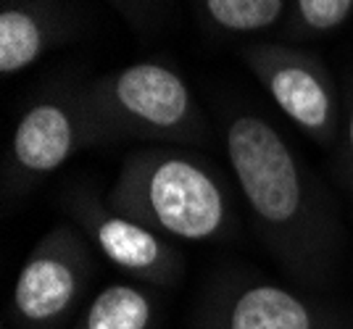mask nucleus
I'll return each instance as SVG.
<instances>
[{
	"instance_id": "obj_1",
	"label": "nucleus",
	"mask_w": 353,
	"mask_h": 329,
	"mask_svg": "<svg viewBox=\"0 0 353 329\" xmlns=\"http://www.w3.org/2000/svg\"><path fill=\"white\" fill-rule=\"evenodd\" d=\"M224 148L253 226L295 279L322 284L335 271L343 226L335 203L282 132L256 114L224 121Z\"/></svg>"
},
{
	"instance_id": "obj_2",
	"label": "nucleus",
	"mask_w": 353,
	"mask_h": 329,
	"mask_svg": "<svg viewBox=\"0 0 353 329\" xmlns=\"http://www.w3.org/2000/svg\"><path fill=\"white\" fill-rule=\"evenodd\" d=\"M108 206L159 235L211 242L235 235V198L219 169L174 145L140 148L124 158Z\"/></svg>"
},
{
	"instance_id": "obj_3",
	"label": "nucleus",
	"mask_w": 353,
	"mask_h": 329,
	"mask_svg": "<svg viewBox=\"0 0 353 329\" xmlns=\"http://www.w3.org/2000/svg\"><path fill=\"white\" fill-rule=\"evenodd\" d=\"M85 105L98 145L143 140L201 145L208 121L188 79L161 61H140L85 85Z\"/></svg>"
},
{
	"instance_id": "obj_4",
	"label": "nucleus",
	"mask_w": 353,
	"mask_h": 329,
	"mask_svg": "<svg viewBox=\"0 0 353 329\" xmlns=\"http://www.w3.org/2000/svg\"><path fill=\"white\" fill-rule=\"evenodd\" d=\"M98 145L85 105V85L50 87L19 116L3 161V195L19 200L79 150Z\"/></svg>"
},
{
	"instance_id": "obj_5",
	"label": "nucleus",
	"mask_w": 353,
	"mask_h": 329,
	"mask_svg": "<svg viewBox=\"0 0 353 329\" xmlns=\"http://www.w3.org/2000/svg\"><path fill=\"white\" fill-rule=\"evenodd\" d=\"M243 61L285 119L322 148L338 145L343 95L319 56L282 43H253L243 47Z\"/></svg>"
},
{
	"instance_id": "obj_6",
	"label": "nucleus",
	"mask_w": 353,
	"mask_h": 329,
	"mask_svg": "<svg viewBox=\"0 0 353 329\" xmlns=\"http://www.w3.org/2000/svg\"><path fill=\"white\" fill-rule=\"evenodd\" d=\"M90 240L77 224H56L32 245L11 293V316L24 329H53L85 295L92 274Z\"/></svg>"
},
{
	"instance_id": "obj_7",
	"label": "nucleus",
	"mask_w": 353,
	"mask_h": 329,
	"mask_svg": "<svg viewBox=\"0 0 353 329\" xmlns=\"http://www.w3.org/2000/svg\"><path fill=\"white\" fill-rule=\"evenodd\" d=\"M66 211L88 240L124 274L148 284L172 287L185 274V258L156 229L119 213L90 190L66 195Z\"/></svg>"
},
{
	"instance_id": "obj_8",
	"label": "nucleus",
	"mask_w": 353,
	"mask_h": 329,
	"mask_svg": "<svg viewBox=\"0 0 353 329\" xmlns=\"http://www.w3.org/2000/svg\"><path fill=\"white\" fill-rule=\"evenodd\" d=\"M74 16L56 0H3L0 6V74L14 76L72 40Z\"/></svg>"
},
{
	"instance_id": "obj_9",
	"label": "nucleus",
	"mask_w": 353,
	"mask_h": 329,
	"mask_svg": "<svg viewBox=\"0 0 353 329\" xmlns=\"http://www.w3.org/2000/svg\"><path fill=\"white\" fill-rule=\"evenodd\" d=\"M214 329H327L316 306L277 284L245 282L221 293Z\"/></svg>"
},
{
	"instance_id": "obj_10",
	"label": "nucleus",
	"mask_w": 353,
	"mask_h": 329,
	"mask_svg": "<svg viewBox=\"0 0 353 329\" xmlns=\"http://www.w3.org/2000/svg\"><path fill=\"white\" fill-rule=\"evenodd\" d=\"M74 329H159V306L134 284H108L79 316Z\"/></svg>"
},
{
	"instance_id": "obj_11",
	"label": "nucleus",
	"mask_w": 353,
	"mask_h": 329,
	"mask_svg": "<svg viewBox=\"0 0 353 329\" xmlns=\"http://www.w3.org/2000/svg\"><path fill=\"white\" fill-rule=\"evenodd\" d=\"M195 11L211 34L248 37L285 21L290 0H195Z\"/></svg>"
},
{
	"instance_id": "obj_12",
	"label": "nucleus",
	"mask_w": 353,
	"mask_h": 329,
	"mask_svg": "<svg viewBox=\"0 0 353 329\" xmlns=\"http://www.w3.org/2000/svg\"><path fill=\"white\" fill-rule=\"evenodd\" d=\"M353 16V0H290L285 37L306 43L338 32Z\"/></svg>"
},
{
	"instance_id": "obj_13",
	"label": "nucleus",
	"mask_w": 353,
	"mask_h": 329,
	"mask_svg": "<svg viewBox=\"0 0 353 329\" xmlns=\"http://www.w3.org/2000/svg\"><path fill=\"white\" fill-rule=\"evenodd\" d=\"M340 161H343V177L353 190V82L348 92L343 95V129H340Z\"/></svg>"
},
{
	"instance_id": "obj_14",
	"label": "nucleus",
	"mask_w": 353,
	"mask_h": 329,
	"mask_svg": "<svg viewBox=\"0 0 353 329\" xmlns=\"http://www.w3.org/2000/svg\"><path fill=\"white\" fill-rule=\"evenodd\" d=\"M111 3H114L119 11L132 21V24H140V21L150 14V8H153L156 0H111Z\"/></svg>"
}]
</instances>
